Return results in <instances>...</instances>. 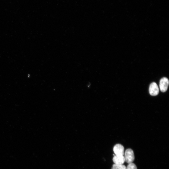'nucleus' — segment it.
<instances>
[{"label": "nucleus", "mask_w": 169, "mask_h": 169, "mask_svg": "<svg viewBox=\"0 0 169 169\" xmlns=\"http://www.w3.org/2000/svg\"><path fill=\"white\" fill-rule=\"evenodd\" d=\"M125 162L129 164L132 163L135 159L134 152L132 149H127L124 153Z\"/></svg>", "instance_id": "obj_1"}, {"label": "nucleus", "mask_w": 169, "mask_h": 169, "mask_svg": "<svg viewBox=\"0 0 169 169\" xmlns=\"http://www.w3.org/2000/svg\"><path fill=\"white\" fill-rule=\"evenodd\" d=\"M124 148L122 145L116 144L114 147V151L116 155L124 156Z\"/></svg>", "instance_id": "obj_4"}, {"label": "nucleus", "mask_w": 169, "mask_h": 169, "mask_svg": "<svg viewBox=\"0 0 169 169\" xmlns=\"http://www.w3.org/2000/svg\"><path fill=\"white\" fill-rule=\"evenodd\" d=\"M126 169H137L136 165L133 163L129 164L126 167Z\"/></svg>", "instance_id": "obj_7"}, {"label": "nucleus", "mask_w": 169, "mask_h": 169, "mask_svg": "<svg viewBox=\"0 0 169 169\" xmlns=\"http://www.w3.org/2000/svg\"><path fill=\"white\" fill-rule=\"evenodd\" d=\"M111 169H126V167L124 165H118L115 164L113 165Z\"/></svg>", "instance_id": "obj_6"}, {"label": "nucleus", "mask_w": 169, "mask_h": 169, "mask_svg": "<svg viewBox=\"0 0 169 169\" xmlns=\"http://www.w3.org/2000/svg\"><path fill=\"white\" fill-rule=\"evenodd\" d=\"M149 92L152 96L157 95L159 92V89L157 84L154 82L150 85L149 88Z\"/></svg>", "instance_id": "obj_3"}, {"label": "nucleus", "mask_w": 169, "mask_h": 169, "mask_svg": "<svg viewBox=\"0 0 169 169\" xmlns=\"http://www.w3.org/2000/svg\"><path fill=\"white\" fill-rule=\"evenodd\" d=\"M169 85V81L168 79L164 77L162 78L160 81L159 88L161 91L162 92L166 91L168 88Z\"/></svg>", "instance_id": "obj_2"}, {"label": "nucleus", "mask_w": 169, "mask_h": 169, "mask_svg": "<svg viewBox=\"0 0 169 169\" xmlns=\"http://www.w3.org/2000/svg\"><path fill=\"white\" fill-rule=\"evenodd\" d=\"M112 160L114 163L117 165H123L125 162V158L124 156H114Z\"/></svg>", "instance_id": "obj_5"}]
</instances>
